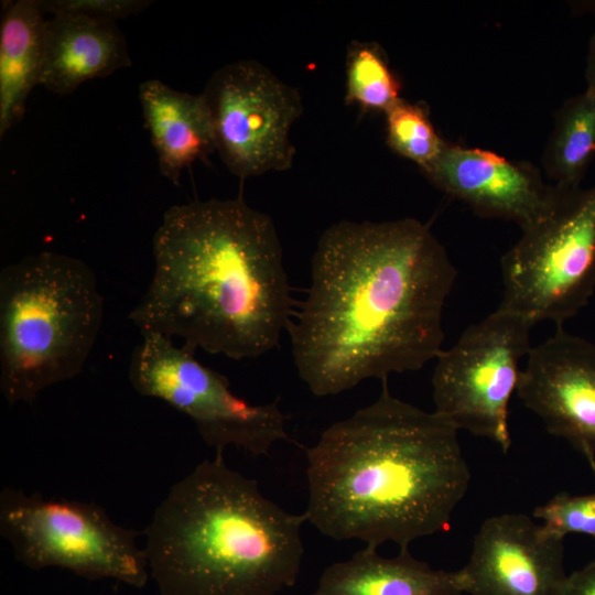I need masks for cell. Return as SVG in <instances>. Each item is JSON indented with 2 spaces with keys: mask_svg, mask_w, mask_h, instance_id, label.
Here are the masks:
<instances>
[{
  "mask_svg": "<svg viewBox=\"0 0 595 595\" xmlns=\"http://www.w3.org/2000/svg\"><path fill=\"white\" fill-rule=\"evenodd\" d=\"M456 278L444 246L415 218L331 225L288 328L299 377L326 397L423 368L443 350Z\"/></svg>",
  "mask_w": 595,
  "mask_h": 595,
  "instance_id": "cell-1",
  "label": "cell"
},
{
  "mask_svg": "<svg viewBox=\"0 0 595 595\" xmlns=\"http://www.w3.org/2000/svg\"><path fill=\"white\" fill-rule=\"evenodd\" d=\"M154 268L128 318L141 335L240 360L279 346L294 301L272 218L241 197L173 205L152 240Z\"/></svg>",
  "mask_w": 595,
  "mask_h": 595,
  "instance_id": "cell-2",
  "label": "cell"
},
{
  "mask_svg": "<svg viewBox=\"0 0 595 595\" xmlns=\"http://www.w3.org/2000/svg\"><path fill=\"white\" fill-rule=\"evenodd\" d=\"M306 459L307 521L376 548L404 550L447 530L470 479L458 430L393 397L387 380L377 400L324 430Z\"/></svg>",
  "mask_w": 595,
  "mask_h": 595,
  "instance_id": "cell-3",
  "label": "cell"
},
{
  "mask_svg": "<svg viewBox=\"0 0 595 595\" xmlns=\"http://www.w3.org/2000/svg\"><path fill=\"white\" fill-rule=\"evenodd\" d=\"M305 521L216 455L155 508L144 531L150 577L159 595H277L299 576Z\"/></svg>",
  "mask_w": 595,
  "mask_h": 595,
  "instance_id": "cell-4",
  "label": "cell"
},
{
  "mask_svg": "<svg viewBox=\"0 0 595 595\" xmlns=\"http://www.w3.org/2000/svg\"><path fill=\"white\" fill-rule=\"evenodd\" d=\"M104 298L94 270L55 251L28 255L0 272V390L33 403L78 376L97 342Z\"/></svg>",
  "mask_w": 595,
  "mask_h": 595,
  "instance_id": "cell-5",
  "label": "cell"
},
{
  "mask_svg": "<svg viewBox=\"0 0 595 595\" xmlns=\"http://www.w3.org/2000/svg\"><path fill=\"white\" fill-rule=\"evenodd\" d=\"M521 231L500 259V306L562 327L595 291V184L555 187L547 210Z\"/></svg>",
  "mask_w": 595,
  "mask_h": 595,
  "instance_id": "cell-6",
  "label": "cell"
},
{
  "mask_svg": "<svg viewBox=\"0 0 595 595\" xmlns=\"http://www.w3.org/2000/svg\"><path fill=\"white\" fill-rule=\"evenodd\" d=\"M0 534L15 559L32 570L60 567L90 581L110 578L137 588L150 577L137 531L113 522L95 502L6 487L0 494Z\"/></svg>",
  "mask_w": 595,
  "mask_h": 595,
  "instance_id": "cell-7",
  "label": "cell"
},
{
  "mask_svg": "<svg viewBox=\"0 0 595 595\" xmlns=\"http://www.w3.org/2000/svg\"><path fill=\"white\" fill-rule=\"evenodd\" d=\"M128 378L141 396L159 399L188 416L216 455L229 446L268 455L289 441L288 415L279 399L252 404L237 397L226 377L199 363L194 351L159 334H143L134 347Z\"/></svg>",
  "mask_w": 595,
  "mask_h": 595,
  "instance_id": "cell-8",
  "label": "cell"
},
{
  "mask_svg": "<svg viewBox=\"0 0 595 595\" xmlns=\"http://www.w3.org/2000/svg\"><path fill=\"white\" fill-rule=\"evenodd\" d=\"M532 326L499 305L440 353L431 378L434 411L458 431L493 441L504 453L511 446L508 408L519 364L532 348Z\"/></svg>",
  "mask_w": 595,
  "mask_h": 595,
  "instance_id": "cell-9",
  "label": "cell"
},
{
  "mask_svg": "<svg viewBox=\"0 0 595 595\" xmlns=\"http://www.w3.org/2000/svg\"><path fill=\"white\" fill-rule=\"evenodd\" d=\"M202 96L230 173L247 178L292 166L290 132L303 112L296 88L257 61L239 60L218 68Z\"/></svg>",
  "mask_w": 595,
  "mask_h": 595,
  "instance_id": "cell-10",
  "label": "cell"
},
{
  "mask_svg": "<svg viewBox=\"0 0 595 595\" xmlns=\"http://www.w3.org/2000/svg\"><path fill=\"white\" fill-rule=\"evenodd\" d=\"M526 358L516 394L595 472V344L556 327Z\"/></svg>",
  "mask_w": 595,
  "mask_h": 595,
  "instance_id": "cell-11",
  "label": "cell"
},
{
  "mask_svg": "<svg viewBox=\"0 0 595 595\" xmlns=\"http://www.w3.org/2000/svg\"><path fill=\"white\" fill-rule=\"evenodd\" d=\"M563 540L523 513L487 518L462 569L470 595H561Z\"/></svg>",
  "mask_w": 595,
  "mask_h": 595,
  "instance_id": "cell-12",
  "label": "cell"
},
{
  "mask_svg": "<svg viewBox=\"0 0 595 595\" xmlns=\"http://www.w3.org/2000/svg\"><path fill=\"white\" fill-rule=\"evenodd\" d=\"M423 174L439 190L477 215L517 223L523 228L551 204L555 187L537 167L488 150L445 143Z\"/></svg>",
  "mask_w": 595,
  "mask_h": 595,
  "instance_id": "cell-13",
  "label": "cell"
},
{
  "mask_svg": "<svg viewBox=\"0 0 595 595\" xmlns=\"http://www.w3.org/2000/svg\"><path fill=\"white\" fill-rule=\"evenodd\" d=\"M132 64L116 21L82 14L46 20L40 85L64 96L87 80L106 77Z\"/></svg>",
  "mask_w": 595,
  "mask_h": 595,
  "instance_id": "cell-14",
  "label": "cell"
},
{
  "mask_svg": "<svg viewBox=\"0 0 595 595\" xmlns=\"http://www.w3.org/2000/svg\"><path fill=\"white\" fill-rule=\"evenodd\" d=\"M467 587L462 569L435 570L409 549L385 558L376 547L366 545L327 566L312 595H463Z\"/></svg>",
  "mask_w": 595,
  "mask_h": 595,
  "instance_id": "cell-15",
  "label": "cell"
},
{
  "mask_svg": "<svg viewBox=\"0 0 595 595\" xmlns=\"http://www.w3.org/2000/svg\"><path fill=\"white\" fill-rule=\"evenodd\" d=\"M139 99L160 173L178 185L184 169L216 151L205 100L202 94L180 91L159 79L142 82Z\"/></svg>",
  "mask_w": 595,
  "mask_h": 595,
  "instance_id": "cell-16",
  "label": "cell"
},
{
  "mask_svg": "<svg viewBox=\"0 0 595 595\" xmlns=\"http://www.w3.org/2000/svg\"><path fill=\"white\" fill-rule=\"evenodd\" d=\"M41 0L9 2L0 26V138L25 111L31 90L40 85L45 44Z\"/></svg>",
  "mask_w": 595,
  "mask_h": 595,
  "instance_id": "cell-17",
  "label": "cell"
},
{
  "mask_svg": "<svg viewBox=\"0 0 595 595\" xmlns=\"http://www.w3.org/2000/svg\"><path fill=\"white\" fill-rule=\"evenodd\" d=\"M594 158L595 96L584 90L556 110L542 166L551 185L572 190L581 187Z\"/></svg>",
  "mask_w": 595,
  "mask_h": 595,
  "instance_id": "cell-18",
  "label": "cell"
},
{
  "mask_svg": "<svg viewBox=\"0 0 595 595\" xmlns=\"http://www.w3.org/2000/svg\"><path fill=\"white\" fill-rule=\"evenodd\" d=\"M401 85L378 44L353 41L346 55L345 101L385 112L400 98Z\"/></svg>",
  "mask_w": 595,
  "mask_h": 595,
  "instance_id": "cell-19",
  "label": "cell"
},
{
  "mask_svg": "<svg viewBox=\"0 0 595 595\" xmlns=\"http://www.w3.org/2000/svg\"><path fill=\"white\" fill-rule=\"evenodd\" d=\"M383 113L387 143L396 153L414 162L421 170L440 155L446 142L421 105L399 99Z\"/></svg>",
  "mask_w": 595,
  "mask_h": 595,
  "instance_id": "cell-20",
  "label": "cell"
},
{
  "mask_svg": "<svg viewBox=\"0 0 595 595\" xmlns=\"http://www.w3.org/2000/svg\"><path fill=\"white\" fill-rule=\"evenodd\" d=\"M533 517L542 521L543 530L563 540L569 533H582L595 538V493L571 496L560 493L533 510Z\"/></svg>",
  "mask_w": 595,
  "mask_h": 595,
  "instance_id": "cell-21",
  "label": "cell"
},
{
  "mask_svg": "<svg viewBox=\"0 0 595 595\" xmlns=\"http://www.w3.org/2000/svg\"><path fill=\"white\" fill-rule=\"evenodd\" d=\"M153 1L150 0H41L45 14H82L118 21L137 15Z\"/></svg>",
  "mask_w": 595,
  "mask_h": 595,
  "instance_id": "cell-22",
  "label": "cell"
},
{
  "mask_svg": "<svg viewBox=\"0 0 595 595\" xmlns=\"http://www.w3.org/2000/svg\"><path fill=\"white\" fill-rule=\"evenodd\" d=\"M561 595H595V560L566 576Z\"/></svg>",
  "mask_w": 595,
  "mask_h": 595,
  "instance_id": "cell-23",
  "label": "cell"
},
{
  "mask_svg": "<svg viewBox=\"0 0 595 595\" xmlns=\"http://www.w3.org/2000/svg\"><path fill=\"white\" fill-rule=\"evenodd\" d=\"M585 90L595 96V31L592 34L588 43V51L585 67Z\"/></svg>",
  "mask_w": 595,
  "mask_h": 595,
  "instance_id": "cell-24",
  "label": "cell"
}]
</instances>
